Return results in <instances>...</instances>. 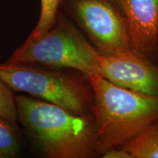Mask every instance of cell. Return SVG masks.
Segmentation results:
<instances>
[{
    "label": "cell",
    "mask_w": 158,
    "mask_h": 158,
    "mask_svg": "<svg viewBox=\"0 0 158 158\" xmlns=\"http://www.w3.org/2000/svg\"><path fill=\"white\" fill-rule=\"evenodd\" d=\"M76 19L103 54L134 49L124 17L108 0H68Z\"/></svg>",
    "instance_id": "cell-5"
},
{
    "label": "cell",
    "mask_w": 158,
    "mask_h": 158,
    "mask_svg": "<svg viewBox=\"0 0 158 158\" xmlns=\"http://www.w3.org/2000/svg\"><path fill=\"white\" fill-rule=\"evenodd\" d=\"M113 2H114V0H113Z\"/></svg>",
    "instance_id": "cell-12"
},
{
    "label": "cell",
    "mask_w": 158,
    "mask_h": 158,
    "mask_svg": "<svg viewBox=\"0 0 158 158\" xmlns=\"http://www.w3.org/2000/svg\"><path fill=\"white\" fill-rule=\"evenodd\" d=\"M5 120L0 117V157L14 155L18 149L14 131Z\"/></svg>",
    "instance_id": "cell-10"
},
{
    "label": "cell",
    "mask_w": 158,
    "mask_h": 158,
    "mask_svg": "<svg viewBox=\"0 0 158 158\" xmlns=\"http://www.w3.org/2000/svg\"><path fill=\"white\" fill-rule=\"evenodd\" d=\"M99 74L113 84L158 96V68L135 49L115 54L96 51Z\"/></svg>",
    "instance_id": "cell-6"
},
{
    "label": "cell",
    "mask_w": 158,
    "mask_h": 158,
    "mask_svg": "<svg viewBox=\"0 0 158 158\" xmlns=\"http://www.w3.org/2000/svg\"><path fill=\"white\" fill-rule=\"evenodd\" d=\"M60 0H40V14L36 27L26 41L39 38L54 27L56 23Z\"/></svg>",
    "instance_id": "cell-9"
},
{
    "label": "cell",
    "mask_w": 158,
    "mask_h": 158,
    "mask_svg": "<svg viewBox=\"0 0 158 158\" xmlns=\"http://www.w3.org/2000/svg\"><path fill=\"white\" fill-rule=\"evenodd\" d=\"M0 78L11 89L28 93L76 114L86 108L84 91L74 80L43 70L6 64L0 65Z\"/></svg>",
    "instance_id": "cell-4"
},
{
    "label": "cell",
    "mask_w": 158,
    "mask_h": 158,
    "mask_svg": "<svg viewBox=\"0 0 158 158\" xmlns=\"http://www.w3.org/2000/svg\"><path fill=\"white\" fill-rule=\"evenodd\" d=\"M95 53L73 27L61 21L39 38L25 41L7 63H37L72 68L89 77L99 74Z\"/></svg>",
    "instance_id": "cell-3"
},
{
    "label": "cell",
    "mask_w": 158,
    "mask_h": 158,
    "mask_svg": "<svg viewBox=\"0 0 158 158\" xmlns=\"http://www.w3.org/2000/svg\"><path fill=\"white\" fill-rule=\"evenodd\" d=\"M121 9L133 48L147 57L158 54V0H114Z\"/></svg>",
    "instance_id": "cell-7"
},
{
    "label": "cell",
    "mask_w": 158,
    "mask_h": 158,
    "mask_svg": "<svg viewBox=\"0 0 158 158\" xmlns=\"http://www.w3.org/2000/svg\"><path fill=\"white\" fill-rule=\"evenodd\" d=\"M89 79L94 93L98 152L103 155L121 147L158 120V96L122 87L100 74Z\"/></svg>",
    "instance_id": "cell-1"
},
{
    "label": "cell",
    "mask_w": 158,
    "mask_h": 158,
    "mask_svg": "<svg viewBox=\"0 0 158 158\" xmlns=\"http://www.w3.org/2000/svg\"><path fill=\"white\" fill-rule=\"evenodd\" d=\"M119 147L128 158H158V120Z\"/></svg>",
    "instance_id": "cell-8"
},
{
    "label": "cell",
    "mask_w": 158,
    "mask_h": 158,
    "mask_svg": "<svg viewBox=\"0 0 158 158\" xmlns=\"http://www.w3.org/2000/svg\"><path fill=\"white\" fill-rule=\"evenodd\" d=\"M17 114L47 156L83 158L96 151L94 123L51 102L26 96L15 98Z\"/></svg>",
    "instance_id": "cell-2"
},
{
    "label": "cell",
    "mask_w": 158,
    "mask_h": 158,
    "mask_svg": "<svg viewBox=\"0 0 158 158\" xmlns=\"http://www.w3.org/2000/svg\"><path fill=\"white\" fill-rule=\"evenodd\" d=\"M16 116V105L11 89L0 78V117L8 121H14Z\"/></svg>",
    "instance_id": "cell-11"
}]
</instances>
